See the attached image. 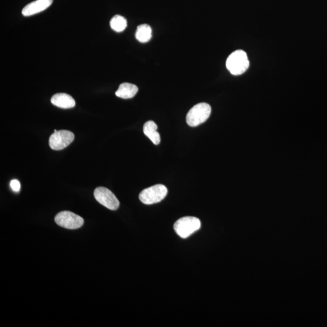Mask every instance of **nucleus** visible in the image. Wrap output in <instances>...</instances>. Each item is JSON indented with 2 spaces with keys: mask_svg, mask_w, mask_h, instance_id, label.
<instances>
[{
  "mask_svg": "<svg viewBox=\"0 0 327 327\" xmlns=\"http://www.w3.org/2000/svg\"><path fill=\"white\" fill-rule=\"evenodd\" d=\"M249 65L247 53L242 50L233 52L226 61V67L233 75L242 74L249 68Z\"/></svg>",
  "mask_w": 327,
  "mask_h": 327,
  "instance_id": "f257e3e1",
  "label": "nucleus"
},
{
  "mask_svg": "<svg viewBox=\"0 0 327 327\" xmlns=\"http://www.w3.org/2000/svg\"><path fill=\"white\" fill-rule=\"evenodd\" d=\"M210 105L205 103L194 105L187 114L186 122L191 127H196L208 120L211 114Z\"/></svg>",
  "mask_w": 327,
  "mask_h": 327,
  "instance_id": "f03ea898",
  "label": "nucleus"
},
{
  "mask_svg": "<svg viewBox=\"0 0 327 327\" xmlns=\"http://www.w3.org/2000/svg\"><path fill=\"white\" fill-rule=\"evenodd\" d=\"M200 220L193 216H186L179 219L174 224L176 234L182 238H187L201 228Z\"/></svg>",
  "mask_w": 327,
  "mask_h": 327,
  "instance_id": "7ed1b4c3",
  "label": "nucleus"
},
{
  "mask_svg": "<svg viewBox=\"0 0 327 327\" xmlns=\"http://www.w3.org/2000/svg\"><path fill=\"white\" fill-rule=\"evenodd\" d=\"M168 193V190L163 184H156L144 189L140 193V201L144 205H151L161 202Z\"/></svg>",
  "mask_w": 327,
  "mask_h": 327,
  "instance_id": "20e7f679",
  "label": "nucleus"
},
{
  "mask_svg": "<svg viewBox=\"0 0 327 327\" xmlns=\"http://www.w3.org/2000/svg\"><path fill=\"white\" fill-rule=\"evenodd\" d=\"M56 224L61 227L73 230L82 227L84 220L77 214L69 211H63L57 214L55 218Z\"/></svg>",
  "mask_w": 327,
  "mask_h": 327,
  "instance_id": "39448f33",
  "label": "nucleus"
},
{
  "mask_svg": "<svg viewBox=\"0 0 327 327\" xmlns=\"http://www.w3.org/2000/svg\"><path fill=\"white\" fill-rule=\"evenodd\" d=\"M74 138V134L72 132L66 130H59L54 132L49 138V146L55 151H60L70 144Z\"/></svg>",
  "mask_w": 327,
  "mask_h": 327,
  "instance_id": "423d86ee",
  "label": "nucleus"
},
{
  "mask_svg": "<svg viewBox=\"0 0 327 327\" xmlns=\"http://www.w3.org/2000/svg\"><path fill=\"white\" fill-rule=\"evenodd\" d=\"M94 196L98 203L110 209L111 210H116L119 208L120 202L116 196L109 189L99 187L94 191Z\"/></svg>",
  "mask_w": 327,
  "mask_h": 327,
  "instance_id": "0eeeda50",
  "label": "nucleus"
},
{
  "mask_svg": "<svg viewBox=\"0 0 327 327\" xmlns=\"http://www.w3.org/2000/svg\"><path fill=\"white\" fill-rule=\"evenodd\" d=\"M52 2L53 0H36L26 5L22 11V14L24 17L34 16L45 11Z\"/></svg>",
  "mask_w": 327,
  "mask_h": 327,
  "instance_id": "6e6552de",
  "label": "nucleus"
},
{
  "mask_svg": "<svg viewBox=\"0 0 327 327\" xmlns=\"http://www.w3.org/2000/svg\"><path fill=\"white\" fill-rule=\"evenodd\" d=\"M51 103L55 106L61 109H70L75 107V101L67 93H56L51 98Z\"/></svg>",
  "mask_w": 327,
  "mask_h": 327,
  "instance_id": "1a4fd4ad",
  "label": "nucleus"
},
{
  "mask_svg": "<svg viewBox=\"0 0 327 327\" xmlns=\"http://www.w3.org/2000/svg\"><path fill=\"white\" fill-rule=\"evenodd\" d=\"M138 88L133 84L124 83L119 86V89L115 92L117 97L122 99H130L137 94Z\"/></svg>",
  "mask_w": 327,
  "mask_h": 327,
  "instance_id": "9d476101",
  "label": "nucleus"
},
{
  "mask_svg": "<svg viewBox=\"0 0 327 327\" xmlns=\"http://www.w3.org/2000/svg\"><path fill=\"white\" fill-rule=\"evenodd\" d=\"M157 129L158 126L153 121L146 122L143 127L144 134L155 145H158L161 142L160 135L157 132Z\"/></svg>",
  "mask_w": 327,
  "mask_h": 327,
  "instance_id": "9b49d317",
  "label": "nucleus"
},
{
  "mask_svg": "<svg viewBox=\"0 0 327 327\" xmlns=\"http://www.w3.org/2000/svg\"><path fill=\"white\" fill-rule=\"evenodd\" d=\"M151 26L144 24L138 26L135 36L137 40L141 43H147L151 40L152 35Z\"/></svg>",
  "mask_w": 327,
  "mask_h": 327,
  "instance_id": "f8f14e48",
  "label": "nucleus"
},
{
  "mask_svg": "<svg viewBox=\"0 0 327 327\" xmlns=\"http://www.w3.org/2000/svg\"><path fill=\"white\" fill-rule=\"evenodd\" d=\"M110 25L112 30L117 32V33H121L127 28V22L124 17L117 15L111 19Z\"/></svg>",
  "mask_w": 327,
  "mask_h": 327,
  "instance_id": "ddd939ff",
  "label": "nucleus"
},
{
  "mask_svg": "<svg viewBox=\"0 0 327 327\" xmlns=\"http://www.w3.org/2000/svg\"><path fill=\"white\" fill-rule=\"evenodd\" d=\"M11 187L12 190L16 191V192H18L20 190L21 185L17 179H13L11 182Z\"/></svg>",
  "mask_w": 327,
  "mask_h": 327,
  "instance_id": "4468645a",
  "label": "nucleus"
}]
</instances>
